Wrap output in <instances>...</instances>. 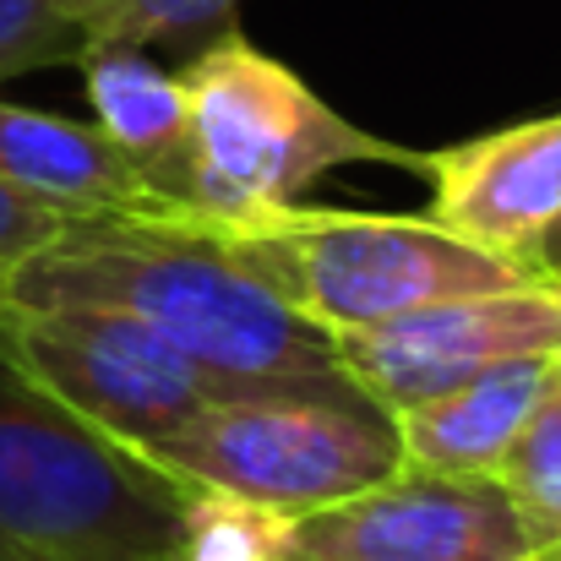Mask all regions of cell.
Segmentation results:
<instances>
[{
  "instance_id": "obj_1",
  "label": "cell",
  "mask_w": 561,
  "mask_h": 561,
  "mask_svg": "<svg viewBox=\"0 0 561 561\" xmlns=\"http://www.w3.org/2000/svg\"><path fill=\"white\" fill-rule=\"evenodd\" d=\"M5 300L137 317L224 387L339 376L333 339L284 306L224 240L191 224L186 202L159 218L71 224L11 278Z\"/></svg>"
},
{
  "instance_id": "obj_2",
  "label": "cell",
  "mask_w": 561,
  "mask_h": 561,
  "mask_svg": "<svg viewBox=\"0 0 561 561\" xmlns=\"http://www.w3.org/2000/svg\"><path fill=\"white\" fill-rule=\"evenodd\" d=\"M213 240H224L284 306H295L328 339L381 328L392 317L425 311L458 295H491L513 284H535L540 273L518 256H496L447 224L355 213V207H306L284 202L245 218H196Z\"/></svg>"
},
{
  "instance_id": "obj_3",
  "label": "cell",
  "mask_w": 561,
  "mask_h": 561,
  "mask_svg": "<svg viewBox=\"0 0 561 561\" xmlns=\"http://www.w3.org/2000/svg\"><path fill=\"white\" fill-rule=\"evenodd\" d=\"M191 491L0 360V561H181Z\"/></svg>"
},
{
  "instance_id": "obj_4",
  "label": "cell",
  "mask_w": 561,
  "mask_h": 561,
  "mask_svg": "<svg viewBox=\"0 0 561 561\" xmlns=\"http://www.w3.org/2000/svg\"><path fill=\"white\" fill-rule=\"evenodd\" d=\"M186 491L273 513H317L403 469L398 420L355 381H251L207 398L186 425L142 447Z\"/></svg>"
},
{
  "instance_id": "obj_5",
  "label": "cell",
  "mask_w": 561,
  "mask_h": 561,
  "mask_svg": "<svg viewBox=\"0 0 561 561\" xmlns=\"http://www.w3.org/2000/svg\"><path fill=\"white\" fill-rule=\"evenodd\" d=\"M181 82L191 99L186 207L196 218H245L300 202L322 175L350 164L425 175V153L355 126L295 66L234 27L186 55Z\"/></svg>"
},
{
  "instance_id": "obj_6",
  "label": "cell",
  "mask_w": 561,
  "mask_h": 561,
  "mask_svg": "<svg viewBox=\"0 0 561 561\" xmlns=\"http://www.w3.org/2000/svg\"><path fill=\"white\" fill-rule=\"evenodd\" d=\"M0 360L77 420L126 447H148L224 392L186 350L104 306H0Z\"/></svg>"
},
{
  "instance_id": "obj_7",
  "label": "cell",
  "mask_w": 561,
  "mask_h": 561,
  "mask_svg": "<svg viewBox=\"0 0 561 561\" xmlns=\"http://www.w3.org/2000/svg\"><path fill=\"white\" fill-rule=\"evenodd\" d=\"M284 561H546L491 474L398 469L371 491L289 518Z\"/></svg>"
},
{
  "instance_id": "obj_8",
  "label": "cell",
  "mask_w": 561,
  "mask_h": 561,
  "mask_svg": "<svg viewBox=\"0 0 561 561\" xmlns=\"http://www.w3.org/2000/svg\"><path fill=\"white\" fill-rule=\"evenodd\" d=\"M333 355L344 381H355L387 414H403L491 366L524 355H561V284L535 278L491 295L436 300L381 328L339 333Z\"/></svg>"
},
{
  "instance_id": "obj_9",
  "label": "cell",
  "mask_w": 561,
  "mask_h": 561,
  "mask_svg": "<svg viewBox=\"0 0 561 561\" xmlns=\"http://www.w3.org/2000/svg\"><path fill=\"white\" fill-rule=\"evenodd\" d=\"M431 218L453 234L529 262L561 218V110L425 153Z\"/></svg>"
},
{
  "instance_id": "obj_10",
  "label": "cell",
  "mask_w": 561,
  "mask_h": 561,
  "mask_svg": "<svg viewBox=\"0 0 561 561\" xmlns=\"http://www.w3.org/2000/svg\"><path fill=\"white\" fill-rule=\"evenodd\" d=\"M0 181L55 207L71 224L93 218H159L175 196L153 191L88 121L27 110L0 99Z\"/></svg>"
},
{
  "instance_id": "obj_11",
  "label": "cell",
  "mask_w": 561,
  "mask_h": 561,
  "mask_svg": "<svg viewBox=\"0 0 561 561\" xmlns=\"http://www.w3.org/2000/svg\"><path fill=\"white\" fill-rule=\"evenodd\" d=\"M551 376H557V355H524V360L491 366V371L469 376L463 387H447L392 414L403 463L431 469V474H491L496 480L507 447L518 442V431L551 392Z\"/></svg>"
},
{
  "instance_id": "obj_12",
  "label": "cell",
  "mask_w": 561,
  "mask_h": 561,
  "mask_svg": "<svg viewBox=\"0 0 561 561\" xmlns=\"http://www.w3.org/2000/svg\"><path fill=\"white\" fill-rule=\"evenodd\" d=\"M82 82H88L93 126L104 131V142L153 191L186 202L191 99L181 71L159 66L148 49L104 44L82 55Z\"/></svg>"
},
{
  "instance_id": "obj_13",
  "label": "cell",
  "mask_w": 561,
  "mask_h": 561,
  "mask_svg": "<svg viewBox=\"0 0 561 561\" xmlns=\"http://www.w3.org/2000/svg\"><path fill=\"white\" fill-rule=\"evenodd\" d=\"M245 0H66L71 22L82 27L88 49L126 44V49H181L196 55L202 44L234 27Z\"/></svg>"
},
{
  "instance_id": "obj_14",
  "label": "cell",
  "mask_w": 561,
  "mask_h": 561,
  "mask_svg": "<svg viewBox=\"0 0 561 561\" xmlns=\"http://www.w3.org/2000/svg\"><path fill=\"white\" fill-rule=\"evenodd\" d=\"M496 480L513 496V507L524 513V524L540 540L546 561L561 557V392L557 387L540 398V409L529 414V425L507 447Z\"/></svg>"
},
{
  "instance_id": "obj_15",
  "label": "cell",
  "mask_w": 561,
  "mask_h": 561,
  "mask_svg": "<svg viewBox=\"0 0 561 561\" xmlns=\"http://www.w3.org/2000/svg\"><path fill=\"white\" fill-rule=\"evenodd\" d=\"M284 540H289V513L240 496L191 491L181 561H284Z\"/></svg>"
},
{
  "instance_id": "obj_16",
  "label": "cell",
  "mask_w": 561,
  "mask_h": 561,
  "mask_svg": "<svg viewBox=\"0 0 561 561\" xmlns=\"http://www.w3.org/2000/svg\"><path fill=\"white\" fill-rule=\"evenodd\" d=\"M82 55L88 38L66 0H0V82L44 66H82Z\"/></svg>"
},
{
  "instance_id": "obj_17",
  "label": "cell",
  "mask_w": 561,
  "mask_h": 561,
  "mask_svg": "<svg viewBox=\"0 0 561 561\" xmlns=\"http://www.w3.org/2000/svg\"><path fill=\"white\" fill-rule=\"evenodd\" d=\"M66 229H71V218H60L55 207H44V202H33L27 191L0 181V306H5V295H11V278H16L44 245H55Z\"/></svg>"
},
{
  "instance_id": "obj_18",
  "label": "cell",
  "mask_w": 561,
  "mask_h": 561,
  "mask_svg": "<svg viewBox=\"0 0 561 561\" xmlns=\"http://www.w3.org/2000/svg\"><path fill=\"white\" fill-rule=\"evenodd\" d=\"M529 267H535L546 284H561V218L546 229V234H540V245L529 251Z\"/></svg>"
},
{
  "instance_id": "obj_19",
  "label": "cell",
  "mask_w": 561,
  "mask_h": 561,
  "mask_svg": "<svg viewBox=\"0 0 561 561\" xmlns=\"http://www.w3.org/2000/svg\"><path fill=\"white\" fill-rule=\"evenodd\" d=\"M551 387H557V392H561V355H557V376H551Z\"/></svg>"
},
{
  "instance_id": "obj_20",
  "label": "cell",
  "mask_w": 561,
  "mask_h": 561,
  "mask_svg": "<svg viewBox=\"0 0 561 561\" xmlns=\"http://www.w3.org/2000/svg\"><path fill=\"white\" fill-rule=\"evenodd\" d=\"M551 561H561V557H551Z\"/></svg>"
}]
</instances>
